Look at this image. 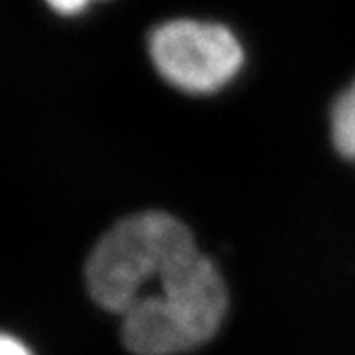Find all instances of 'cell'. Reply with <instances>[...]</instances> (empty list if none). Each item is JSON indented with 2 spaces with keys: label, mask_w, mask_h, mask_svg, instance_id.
<instances>
[{
  "label": "cell",
  "mask_w": 355,
  "mask_h": 355,
  "mask_svg": "<svg viewBox=\"0 0 355 355\" xmlns=\"http://www.w3.org/2000/svg\"><path fill=\"white\" fill-rule=\"evenodd\" d=\"M55 12L64 14V16H76L81 14L89 6L91 0H46Z\"/></svg>",
  "instance_id": "obj_6"
},
{
  "label": "cell",
  "mask_w": 355,
  "mask_h": 355,
  "mask_svg": "<svg viewBox=\"0 0 355 355\" xmlns=\"http://www.w3.org/2000/svg\"><path fill=\"white\" fill-rule=\"evenodd\" d=\"M198 251L190 229L162 211H144L116 221L85 265V280L97 304L123 316L137 292L166 268Z\"/></svg>",
  "instance_id": "obj_2"
},
{
  "label": "cell",
  "mask_w": 355,
  "mask_h": 355,
  "mask_svg": "<svg viewBox=\"0 0 355 355\" xmlns=\"http://www.w3.org/2000/svg\"><path fill=\"white\" fill-rule=\"evenodd\" d=\"M331 140L338 153L355 160V81L331 107Z\"/></svg>",
  "instance_id": "obj_4"
},
{
  "label": "cell",
  "mask_w": 355,
  "mask_h": 355,
  "mask_svg": "<svg viewBox=\"0 0 355 355\" xmlns=\"http://www.w3.org/2000/svg\"><path fill=\"white\" fill-rule=\"evenodd\" d=\"M0 355H34V352L20 336L0 330Z\"/></svg>",
  "instance_id": "obj_5"
},
{
  "label": "cell",
  "mask_w": 355,
  "mask_h": 355,
  "mask_svg": "<svg viewBox=\"0 0 355 355\" xmlns=\"http://www.w3.org/2000/svg\"><path fill=\"white\" fill-rule=\"evenodd\" d=\"M225 312V282L198 249L137 292L121 316L123 342L137 355L182 354L211 340Z\"/></svg>",
  "instance_id": "obj_1"
},
{
  "label": "cell",
  "mask_w": 355,
  "mask_h": 355,
  "mask_svg": "<svg viewBox=\"0 0 355 355\" xmlns=\"http://www.w3.org/2000/svg\"><path fill=\"white\" fill-rule=\"evenodd\" d=\"M154 67L170 85L186 93H214L243 67V46L225 26L170 20L150 34Z\"/></svg>",
  "instance_id": "obj_3"
}]
</instances>
